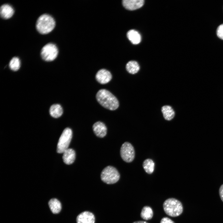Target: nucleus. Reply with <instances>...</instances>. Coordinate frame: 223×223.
Here are the masks:
<instances>
[{
    "label": "nucleus",
    "mask_w": 223,
    "mask_h": 223,
    "mask_svg": "<svg viewBox=\"0 0 223 223\" xmlns=\"http://www.w3.org/2000/svg\"><path fill=\"white\" fill-rule=\"evenodd\" d=\"M96 98L101 105L109 110H115L119 107V103L117 98L106 89L99 90L96 94Z\"/></svg>",
    "instance_id": "1"
},
{
    "label": "nucleus",
    "mask_w": 223,
    "mask_h": 223,
    "mask_svg": "<svg viewBox=\"0 0 223 223\" xmlns=\"http://www.w3.org/2000/svg\"><path fill=\"white\" fill-rule=\"evenodd\" d=\"M55 25V20L50 15L47 14L41 15L36 23L37 30L41 34H46L51 32Z\"/></svg>",
    "instance_id": "2"
},
{
    "label": "nucleus",
    "mask_w": 223,
    "mask_h": 223,
    "mask_svg": "<svg viewBox=\"0 0 223 223\" xmlns=\"http://www.w3.org/2000/svg\"><path fill=\"white\" fill-rule=\"evenodd\" d=\"M163 208L165 213L172 217L179 216L183 211L181 202L174 198H169L166 200L163 203Z\"/></svg>",
    "instance_id": "3"
},
{
    "label": "nucleus",
    "mask_w": 223,
    "mask_h": 223,
    "mask_svg": "<svg viewBox=\"0 0 223 223\" xmlns=\"http://www.w3.org/2000/svg\"><path fill=\"white\" fill-rule=\"evenodd\" d=\"M120 178V175L117 169L110 166L105 167L102 170L101 174V180L108 184L116 183Z\"/></svg>",
    "instance_id": "4"
},
{
    "label": "nucleus",
    "mask_w": 223,
    "mask_h": 223,
    "mask_svg": "<svg viewBox=\"0 0 223 223\" xmlns=\"http://www.w3.org/2000/svg\"><path fill=\"white\" fill-rule=\"evenodd\" d=\"M72 137V131L69 128L64 129L60 136L57 145V151L59 153H63L68 149Z\"/></svg>",
    "instance_id": "5"
},
{
    "label": "nucleus",
    "mask_w": 223,
    "mask_h": 223,
    "mask_svg": "<svg viewBox=\"0 0 223 223\" xmlns=\"http://www.w3.org/2000/svg\"><path fill=\"white\" fill-rule=\"evenodd\" d=\"M58 53L56 46L52 43H49L42 48L41 55L42 58L46 61H51L57 57Z\"/></svg>",
    "instance_id": "6"
},
{
    "label": "nucleus",
    "mask_w": 223,
    "mask_h": 223,
    "mask_svg": "<svg viewBox=\"0 0 223 223\" xmlns=\"http://www.w3.org/2000/svg\"><path fill=\"white\" fill-rule=\"evenodd\" d=\"M120 155L122 159L127 163L132 162L134 159L135 152L133 145L130 143L125 142L121 146Z\"/></svg>",
    "instance_id": "7"
},
{
    "label": "nucleus",
    "mask_w": 223,
    "mask_h": 223,
    "mask_svg": "<svg viewBox=\"0 0 223 223\" xmlns=\"http://www.w3.org/2000/svg\"><path fill=\"white\" fill-rule=\"evenodd\" d=\"M95 78L99 83L104 84L109 82L112 78L110 72L106 69H102L99 70L97 73Z\"/></svg>",
    "instance_id": "8"
},
{
    "label": "nucleus",
    "mask_w": 223,
    "mask_h": 223,
    "mask_svg": "<svg viewBox=\"0 0 223 223\" xmlns=\"http://www.w3.org/2000/svg\"><path fill=\"white\" fill-rule=\"evenodd\" d=\"M76 222L77 223H94L95 217L91 212L85 211L77 216Z\"/></svg>",
    "instance_id": "9"
},
{
    "label": "nucleus",
    "mask_w": 223,
    "mask_h": 223,
    "mask_svg": "<svg viewBox=\"0 0 223 223\" xmlns=\"http://www.w3.org/2000/svg\"><path fill=\"white\" fill-rule=\"evenodd\" d=\"M144 3L143 0H123L122 4L127 9L130 10H135L142 6Z\"/></svg>",
    "instance_id": "10"
},
{
    "label": "nucleus",
    "mask_w": 223,
    "mask_h": 223,
    "mask_svg": "<svg viewBox=\"0 0 223 223\" xmlns=\"http://www.w3.org/2000/svg\"><path fill=\"white\" fill-rule=\"evenodd\" d=\"M93 129L96 135L102 138L104 137L107 133V128L104 123L101 121L95 122L93 125Z\"/></svg>",
    "instance_id": "11"
},
{
    "label": "nucleus",
    "mask_w": 223,
    "mask_h": 223,
    "mask_svg": "<svg viewBox=\"0 0 223 223\" xmlns=\"http://www.w3.org/2000/svg\"><path fill=\"white\" fill-rule=\"evenodd\" d=\"M63 154V159L65 164L69 165L74 162L76 157V153L74 150L68 148Z\"/></svg>",
    "instance_id": "12"
},
{
    "label": "nucleus",
    "mask_w": 223,
    "mask_h": 223,
    "mask_svg": "<svg viewBox=\"0 0 223 223\" xmlns=\"http://www.w3.org/2000/svg\"><path fill=\"white\" fill-rule=\"evenodd\" d=\"M14 11L13 8L10 5L4 4L1 6L0 9V15L2 18L7 19L11 17Z\"/></svg>",
    "instance_id": "13"
},
{
    "label": "nucleus",
    "mask_w": 223,
    "mask_h": 223,
    "mask_svg": "<svg viewBox=\"0 0 223 223\" xmlns=\"http://www.w3.org/2000/svg\"><path fill=\"white\" fill-rule=\"evenodd\" d=\"M63 112L62 106L59 104H54L50 107L49 112L50 116L54 118H58L60 117Z\"/></svg>",
    "instance_id": "14"
},
{
    "label": "nucleus",
    "mask_w": 223,
    "mask_h": 223,
    "mask_svg": "<svg viewBox=\"0 0 223 223\" xmlns=\"http://www.w3.org/2000/svg\"><path fill=\"white\" fill-rule=\"evenodd\" d=\"M127 36L129 39L133 44H138L141 42L140 35L137 31L134 30H129L127 33Z\"/></svg>",
    "instance_id": "15"
},
{
    "label": "nucleus",
    "mask_w": 223,
    "mask_h": 223,
    "mask_svg": "<svg viewBox=\"0 0 223 223\" xmlns=\"http://www.w3.org/2000/svg\"><path fill=\"white\" fill-rule=\"evenodd\" d=\"M48 204L51 211L54 214L59 213L61 210V203L56 199H51L49 202Z\"/></svg>",
    "instance_id": "16"
},
{
    "label": "nucleus",
    "mask_w": 223,
    "mask_h": 223,
    "mask_svg": "<svg viewBox=\"0 0 223 223\" xmlns=\"http://www.w3.org/2000/svg\"><path fill=\"white\" fill-rule=\"evenodd\" d=\"M161 111L166 120H170L174 117L175 112L171 107L168 105L164 106L162 107Z\"/></svg>",
    "instance_id": "17"
},
{
    "label": "nucleus",
    "mask_w": 223,
    "mask_h": 223,
    "mask_svg": "<svg viewBox=\"0 0 223 223\" xmlns=\"http://www.w3.org/2000/svg\"><path fill=\"white\" fill-rule=\"evenodd\" d=\"M153 215V212L151 208L147 206L143 207L140 213V216L142 219L150 220L152 218Z\"/></svg>",
    "instance_id": "18"
},
{
    "label": "nucleus",
    "mask_w": 223,
    "mask_h": 223,
    "mask_svg": "<svg viewBox=\"0 0 223 223\" xmlns=\"http://www.w3.org/2000/svg\"><path fill=\"white\" fill-rule=\"evenodd\" d=\"M126 68L127 71L129 73L131 74H135L139 71L140 67L137 62L134 61H130L127 63Z\"/></svg>",
    "instance_id": "19"
},
{
    "label": "nucleus",
    "mask_w": 223,
    "mask_h": 223,
    "mask_svg": "<svg viewBox=\"0 0 223 223\" xmlns=\"http://www.w3.org/2000/svg\"><path fill=\"white\" fill-rule=\"evenodd\" d=\"M155 163L153 160L150 159H147L144 161L142 164L143 167L145 172L149 174L153 173L154 169Z\"/></svg>",
    "instance_id": "20"
},
{
    "label": "nucleus",
    "mask_w": 223,
    "mask_h": 223,
    "mask_svg": "<svg viewBox=\"0 0 223 223\" xmlns=\"http://www.w3.org/2000/svg\"><path fill=\"white\" fill-rule=\"evenodd\" d=\"M20 61L19 59L17 57L13 58L10 60L9 67L11 70L16 71L18 70L20 67Z\"/></svg>",
    "instance_id": "21"
},
{
    "label": "nucleus",
    "mask_w": 223,
    "mask_h": 223,
    "mask_svg": "<svg viewBox=\"0 0 223 223\" xmlns=\"http://www.w3.org/2000/svg\"><path fill=\"white\" fill-rule=\"evenodd\" d=\"M216 33L218 37L223 40V24H221L218 27Z\"/></svg>",
    "instance_id": "22"
},
{
    "label": "nucleus",
    "mask_w": 223,
    "mask_h": 223,
    "mask_svg": "<svg viewBox=\"0 0 223 223\" xmlns=\"http://www.w3.org/2000/svg\"><path fill=\"white\" fill-rule=\"evenodd\" d=\"M160 223H175L171 219L168 217H164L161 220Z\"/></svg>",
    "instance_id": "23"
},
{
    "label": "nucleus",
    "mask_w": 223,
    "mask_h": 223,
    "mask_svg": "<svg viewBox=\"0 0 223 223\" xmlns=\"http://www.w3.org/2000/svg\"><path fill=\"white\" fill-rule=\"evenodd\" d=\"M219 193L220 198L223 202V184L221 185L220 188Z\"/></svg>",
    "instance_id": "24"
},
{
    "label": "nucleus",
    "mask_w": 223,
    "mask_h": 223,
    "mask_svg": "<svg viewBox=\"0 0 223 223\" xmlns=\"http://www.w3.org/2000/svg\"><path fill=\"white\" fill-rule=\"evenodd\" d=\"M132 223H148L146 221H134Z\"/></svg>",
    "instance_id": "25"
}]
</instances>
